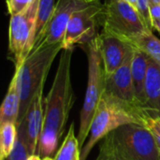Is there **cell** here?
I'll return each instance as SVG.
<instances>
[{"instance_id":"cell-30","label":"cell","mask_w":160,"mask_h":160,"mask_svg":"<svg viewBox=\"0 0 160 160\" xmlns=\"http://www.w3.org/2000/svg\"><path fill=\"white\" fill-rule=\"evenodd\" d=\"M42 160H54L53 158H52L51 157H46V158H43Z\"/></svg>"},{"instance_id":"cell-1","label":"cell","mask_w":160,"mask_h":160,"mask_svg":"<svg viewBox=\"0 0 160 160\" xmlns=\"http://www.w3.org/2000/svg\"><path fill=\"white\" fill-rule=\"evenodd\" d=\"M72 52L73 49L63 50L52 85L44 99L43 128L38 150L41 158L50 157L56 151L75 102L70 76Z\"/></svg>"},{"instance_id":"cell-17","label":"cell","mask_w":160,"mask_h":160,"mask_svg":"<svg viewBox=\"0 0 160 160\" xmlns=\"http://www.w3.org/2000/svg\"><path fill=\"white\" fill-rule=\"evenodd\" d=\"M54 160H82L81 159V145L78 138L75 135L74 123L69 128L68 134L56 153Z\"/></svg>"},{"instance_id":"cell-23","label":"cell","mask_w":160,"mask_h":160,"mask_svg":"<svg viewBox=\"0 0 160 160\" xmlns=\"http://www.w3.org/2000/svg\"><path fill=\"white\" fill-rule=\"evenodd\" d=\"M33 0H6L8 12L10 16L16 15L26 9Z\"/></svg>"},{"instance_id":"cell-25","label":"cell","mask_w":160,"mask_h":160,"mask_svg":"<svg viewBox=\"0 0 160 160\" xmlns=\"http://www.w3.org/2000/svg\"><path fill=\"white\" fill-rule=\"evenodd\" d=\"M152 26H153V29L158 30V31L160 33V19L157 20V21H155V22H153Z\"/></svg>"},{"instance_id":"cell-16","label":"cell","mask_w":160,"mask_h":160,"mask_svg":"<svg viewBox=\"0 0 160 160\" xmlns=\"http://www.w3.org/2000/svg\"><path fill=\"white\" fill-rule=\"evenodd\" d=\"M131 44L160 66V39L153 34L152 30L146 31L135 38Z\"/></svg>"},{"instance_id":"cell-29","label":"cell","mask_w":160,"mask_h":160,"mask_svg":"<svg viewBox=\"0 0 160 160\" xmlns=\"http://www.w3.org/2000/svg\"><path fill=\"white\" fill-rule=\"evenodd\" d=\"M88 4H93V3H97V2H99V0H82Z\"/></svg>"},{"instance_id":"cell-9","label":"cell","mask_w":160,"mask_h":160,"mask_svg":"<svg viewBox=\"0 0 160 160\" xmlns=\"http://www.w3.org/2000/svg\"><path fill=\"white\" fill-rule=\"evenodd\" d=\"M89 5L82 0H57L52 14L33 49L39 45L63 43L66 30L72 14Z\"/></svg>"},{"instance_id":"cell-32","label":"cell","mask_w":160,"mask_h":160,"mask_svg":"<svg viewBox=\"0 0 160 160\" xmlns=\"http://www.w3.org/2000/svg\"><path fill=\"white\" fill-rule=\"evenodd\" d=\"M159 160H160V157H159Z\"/></svg>"},{"instance_id":"cell-4","label":"cell","mask_w":160,"mask_h":160,"mask_svg":"<svg viewBox=\"0 0 160 160\" xmlns=\"http://www.w3.org/2000/svg\"><path fill=\"white\" fill-rule=\"evenodd\" d=\"M84 50L88 59V80L84 101L80 114L78 141L81 149L88 139L91 124L105 88V73L99 48L98 35L85 43Z\"/></svg>"},{"instance_id":"cell-21","label":"cell","mask_w":160,"mask_h":160,"mask_svg":"<svg viewBox=\"0 0 160 160\" xmlns=\"http://www.w3.org/2000/svg\"><path fill=\"white\" fill-rule=\"evenodd\" d=\"M143 126L150 131L152 134L155 142L157 144V147L158 149L160 155V120L158 115H155L153 113H149L144 121H143Z\"/></svg>"},{"instance_id":"cell-5","label":"cell","mask_w":160,"mask_h":160,"mask_svg":"<svg viewBox=\"0 0 160 160\" xmlns=\"http://www.w3.org/2000/svg\"><path fill=\"white\" fill-rule=\"evenodd\" d=\"M38 5L39 0H33L26 9L19 14L10 16L8 50L12 56L15 69L20 68L33 50Z\"/></svg>"},{"instance_id":"cell-28","label":"cell","mask_w":160,"mask_h":160,"mask_svg":"<svg viewBox=\"0 0 160 160\" xmlns=\"http://www.w3.org/2000/svg\"><path fill=\"white\" fill-rule=\"evenodd\" d=\"M97 160H108V158H107L105 156H103L102 154H99V157L98 158V159Z\"/></svg>"},{"instance_id":"cell-18","label":"cell","mask_w":160,"mask_h":160,"mask_svg":"<svg viewBox=\"0 0 160 160\" xmlns=\"http://www.w3.org/2000/svg\"><path fill=\"white\" fill-rule=\"evenodd\" d=\"M18 139V127L14 123H4L0 128V160H7L12 153Z\"/></svg>"},{"instance_id":"cell-13","label":"cell","mask_w":160,"mask_h":160,"mask_svg":"<svg viewBox=\"0 0 160 160\" xmlns=\"http://www.w3.org/2000/svg\"><path fill=\"white\" fill-rule=\"evenodd\" d=\"M20 102L19 72L18 70H14V74L8 85V89L1 105L0 125L4 123H14L17 125L20 112Z\"/></svg>"},{"instance_id":"cell-19","label":"cell","mask_w":160,"mask_h":160,"mask_svg":"<svg viewBox=\"0 0 160 160\" xmlns=\"http://www.w3.org/2000/svg\"><path fill=\"white\" fill-rule=\"evenodd\" d=\"M55 4L56 3H54V0H39L37 25H36L35 42L39 38L45 26L47 25V23L52 14ZM35 42H34V44H35Z\"/></svg>"},{"instance_id":"cell-14","label":"cell","mask_w":160,"mask_h":160,"mask_svg":"<svg viewBox=\"0 0 160 160\" xmlns=\"http://www.w3.org/2000/svg\"><path fill=\"white\" fill-rule=\"evenodd\" d=\"M134 47V46H133ZM150 58L141 50L134 47L133 58L131 64L132 79L135 87L136 97L142 106L145 108V82Z\"/></svg>"},{"instance_id":"cell-8","label":"cell","mask_w":160,"mask_h":160,"mask_svg":"<svg viewBox=\"0 0 160 160\" xmlns=\"http://www.w3.org/2000/svg\"><path fill=\"white\" fill-rule=\"evenodd\" d=\"M104 7L99 2L89 4L75 11L67 27L63 40V50L74 49L77 44H85L96 35L97 19L103 13Z\"/></svg>"},{"instance_id":"cell-20","label":"cell","mask_w":160,"mask_h":160,"mask_svg":"<svg viewBox=\"0 0 160 160\" xmlns=\"http://www.w3.org/2000/svg\"><path fill=\"white\" fill-rule=\"evenodd\" d=\"M18 127V139L15 144V147L8 158L7 160H26L28 158L29 151L27 146V140H26V133L23 122L21 123Z\"/></svg>"},{"instance_id":"cell-6","label":"cell","mask_w":160,"mask_h":160,"mask_svg":"<svg viewBox=\"0 0 160 160\" xmlns=\"http://www.w3.org/2000/svg\"><path fill=\"white\" fill-rule=\"evenodd\" d=\"M103 14V30L118 36L130 44L135 38L151 30L138 8L125 0H110L104 6Z\"/></svg>"},{"instance_id":"cell-31","label":"cell","mask_w":160,"mask_h":160,"mask_svg":"<svg viewBox=\"0 0 160 160\" xmlns=\"http://www.w3.org/2000/svg\"><path fill=\"white\" fill-rule=\"evenodd\" d=\"M158 117H159V120H160V116H158Z\"/></svg>"},{"instance_id":"cell-10","label":"cell","mask_w":160,"mask_h":160,"mask_svg":"<svg viewBox=\"0 0 160 160\" xmlns=\"http://www.w3.org/2000/svg\"><path fill=\"white\" fill-rule=\"evenodd\" d=\"M133 52L134 47L133 45H131L128 51L123 64L112 74H111L110 76H105L104 92L122 101L142 106L136 97L132 79L131 64Z\"/></svg>"},{"instance_id":"cell-24","label":"cell","mask_w":160,"mask_h":160,"mask_svg":"<svg viewBox=\"0 0 160 160\" xmlns=\"http://www.w3.org/2000/svg\"><path fill=\"white\" fill-rule=\"evenodd\" d=\"M149 11H150V17H151L152 23H153V22H155V21L160 19V4H153V3H150Z\"/></svg>"},{"instance_id":"cell-12","label":"cell","mask_w":160,"mask_h":160,"mask_svg":"<svg viewBox=\"0 0 160 160\" xmlns=\"http://www.w3.org/2000/svg\"><path fill=\"white\" fill-rule=\"evenodd\" d=\"M43 89L40 88L32 99L23 124L25 128L26 140L29 155L38 154V143L43 128L44 110H43Z\"/></svg>"},{"instance_id":"cell-7","label":"cell","mask_w":160,"mask_h":160,"mask_svg":"<svg viewBox=\"0 0 160 160\" xmlns=\"http://www.w3.org/2000/svg\"><path fill=\"white\" fill-rule=\"evenodd\" d=\"M109 135L125 160H159L155 140L142 125H126Z\"/></svg>"},{"instance_id":"cell-26","label":"cell","mask_w":160,"mask_h":160,"mask_svg":"<svg viewBox=\"0 0 160 160\" xmlns=\"http://www.w3.org/2000/svg\"><path fill=\"white\" fill-rule=\"evenodd\" d=\"M26 160H42V158H40L39 155L35 154V155H30V156L28 157V158Z\"/></svg>"},{"instance_id":"cell-11","label":"cell","mask_w":160,"mask_h":160,"mask_svg":"<svg viewBox=\"0 0 160 160\" xmlns=\"http://www.w3.org/2000/svg\"><path fill=\"white\" fill-rule=\"evenodd\" d=\"M98 40L104 73L105 76H110L123 64L132 44L104 30L98 35Z\"/></svg>"},{"instance_id":"cell-27","label":"cell","mask_w":160,"mask_h":160,"mask_svg":"<svg viewBox=\"0 0 160 160\" xmlns=\"http://www.w3.org/2000/svg\"><path fill=\"white\" fill-rule=\"evenodd\" d=\"M125 1L128 2V3H129L130 5H132L134 8H138V0H125Z\"/></svg>"},{"instance_id":"cell-22","label":"cell","mask_w":160,"mask_h":160,"mask_svg":"<svg viewBox=\"0 0 160 160\" xmlns=\"http://www.w3.org/2000/svg\"><path fill=\"white\" fill-rule=\"evenodd\" d=\"M99 154H102L103 156H105L108 160H125L119 154L110 135L104 138V141L100 146Z\"/></svg>"},{"instance_id":"cell-3","label":"cell","mask_w":160,"mask_h":160,"mask_svg":"<svg viewBox=\"0 0 160 160\" xmlns=\"http://www.w3.org/2000/svg\"><path fill=\"white\" fill-rule=\"evenodd\" d=\"M61 51H63V43L39 45L32 50L20 68L15 69L19 72L21 99L17 126L25 118L35 95L44 87L50 68Z\"/></svg>"},{"instance_id":"cell-2","label":"cell","mask_w":160,"mask_h":160,"mask_svg":"<svg viewBox=\"0 0 160 160\" xmlns=\"http://www.w3.org/2000/svg\"><path fill=\"white\" fill-rule=\"evenodd\" d=\"M149 113L152 112L142 106L122 101L103 92L91 124L88 141L81 149V159H87L94 146L119 128L130 124L143 126Z\"/></svg>"},{"instance_id":"cell-15","label":"cell","mask_w":160,"mask_h":160,"mask_svg":"<svg viewBox=\"0 0 160 160\" xmlns=\"http://www.w3.org/2000/svg\"><path fill=\"white\" fill-rule=\"evenodd\" d=\"M145 108L160 116V66L149 60L145 82Z\"/></svg>"}]
</instances>
